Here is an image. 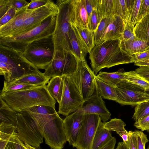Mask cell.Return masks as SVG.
<instances>
[{
	"instance_id": "obj_1",
	"label": "cell",
	"mask_w": 149,
	"mask_h": 149,
	"mask_svg": "<svg viewBox=\"0 0 149 149\" xmlns=\"http://www.w3.org/2000/svg\"><path fill=\"white\" fill-rule=\"evenodd\" d=\"M25 111L36 122L45 143L51 149H62L67 141L64 120L60 117L55 108L39 105Z\"/></svg>"
},
{
	"instance_id": "obj_2",
	"label": "cell",
	"mask_w": 149,
	"mask_h": 149,
	"mask_svg": "<svg viewBox=\"0 0 149 149\" xmlns=\"http://www.w3.org/2000/svg\"><path fill=\"white\" fill-rule=\"evenodd\" d=\"M89 58L96 76L102 68L134 63L132 57L120 48L119 39L106 41L95 45L89 53Z\"/></svg>"
},
{
	"instance_id": "obj_3",
	"label": "cell",
	"mask_w": 149,
	"mask_h": 149,
	"mask_svg": "<svg viewBox=\"0 0 149 149\" xmlns=\"http://www.w3.org/2000/svg\"><path fill=\"white\" fill-rule=\"evenodd\" d=\"M0 97L17 113L39 105L55 108L56 100L50 95L46 85L20 91H1Z\"/></svg>"
},
{
	"instance_id": "obj_4",
	"label": "cell",
	"mask_w": 149,
	"mask_h": 149,
	"mask_svg": "<svg viewBox=\"0 0 149 149\" xmlns=\"http://www.w3.org/2000/svg\"><path fill=\"white\" fill-rule=\"evenodd\" d=\"M38 70L27 61L22 53L0 45V74L6 82H13Z\"/></svg>"
},
{
	"instance_id": "obj_5",
	"label": "cell",
	"mask_w": 149,
	"mask_h": 149,
	"mask_svg": "<svg viewBox=\"0 0 149 149\" xmlns=\"http://www.w3.org/2000/svg\"><path fill=\"white\" fill-rule=\"evenodd\" d=\"M57 15L50 17L40 25L28 31L13 36L0 38V45L23 53L33 42L53 35Z\"/></svg>"
},
{
	"instance_id": "obj_6",
	"label": "cell",
	"mask_w": 149,
	"mask_h": 149,
	"mask_svg": "<svg viewBox=\"0 0 149 149\" xmlns=\"http://www.w3.org/2000/svg\"><path fill=\"white\" fill-rule=\"evenodd\" d=\"M70 0H58V12L54 32L52 36L55 52L65 51L73 54L70 40Z\"/></svg>"
},
{
	"instance_id": "obj_7",
	"label": "cell",
	"mask_w": 149,
	"mask_h": 149,
	"mask_svg": "<svg viewBox=\"0 0 149 149\" xmlns=\"http://www.w3.org/2000/svg\"><path fill=\"white\" fill-rule=\"evenodd\" d=\"M54 52L52 36L33 42L22 54L27 61L36 68L45 70L51 62Z\"/></svg>"
},
{
	"instance_id": "obj_8",
	"label": "cell",
	"mask_w": 149,
	"mask_h": 149,
	"mask_svg": "<svg viewBox=\"0 0 149 149\" xmlns=\"http://www.w3.org/2000/svg\"><path fill=\"white\" fill-rule=\"evenodd\" d=\"M17 135L24 143L36 148L43 142V137L33 117L26 111L17 113Z\"/></svg>"
},
{
	"instance_id": "obj_9",
	"label": "cell",
	"mask_w": 149,
	"mask_h": 149,
	"mask_svg": "<svg viewBox=\"0 0 149 149\" xmlns=\"http://www.w3.org/2000/svg\"><path fill=\"white\" fill-rule=\"evenodd\" d=\"M64 88L57 112L67 116L81 108L85 101L81 96L71 75L63 76Z\"/></svg>"
},
{
	"instance_id": "obj_10",
	"label": "cell",
	"mask_w": 149,
	"mask_h": 149,
	"mask_svg": "<svg viewBox=\"0 0 149 149\" xmlns=\"http://www.w3.org/2000/svg\"><path fill=\"white\" fill-rule=\"evenodd\" d=\"M78 60L73 54L69 52H55L51 62L43 73L50 78L56 76L71 75L77 69Z\"/></svg>"
},
{
	"instance_id": "obj_11",
	"label": "cell",
	"mask_w": 149,
	"mask_h": 149,
	"mask_svg": "<svg viewBox=\"0 0 149 149\" xmlns=\"http://www.w3.org/2000/svg\"><path fill=\"white\" fill-rule=\"evenodd\" d=\"M85 102L95 93L96 90V76L88 65L86 60H78L77 69L71 75Z\"/></svg>"
},
{
	"instance_id": "obj_12",
	"label": "cell",
	"mask_w": 149,
	"mask_h": 149,
	"mask_svg": "<svg viewBox=\"0 0 149 149\" xmlns=\"http://www.w3.org/2000/svg\"><path fill=\"white\" fill-rule=\"evenodd\" d=\"M117 97L115 101L121 105H137L149 101V95L141 87L124 79L115 87Z\"/></svg>"
},
{
	"instance_id": "obj_13",
	"label": "cell",
	"mask_w": 149,
	"mask_h": 149,
	"mask_svg": "<svg viewBox=\"0 0 149 149\" xmlns=\"http://www.w3.org/2000/svg\"><path fill=\"white\" fill-rule=\"evenodd\" d=\"M58 12V8L56 3L50 0L46 5L35 9L26 19L23 25L8 37L15 36L31 30L40 25L50 17L57 15Z\"/></svg>"
},
{
	"instance_id": "obj_14",
	"label": "cell",
	"mask_w": 149,
	"mask_h": 149,
	"mask_svg": "<svg viewBox=\"0 0 149 149\" xmlns=\"http://www.w3.org/2000/svg\"><path fill=\"white\" fill-rule=\"evenodd\" d=\"M101 120L100 117L97 115H85L75 147L76 149H91L95 132Z\"/></svg>"
},
{
	"instance_id": "obj_15",
	"label": "cell",
	"mask_w": 149,
	"mask_h": 149,
	"mask_svg": "<svg viewBox=\"0 0 149 149\" xmlns=\"http://www.w3.org/2000/svg\"><path fill=\"white\" fill-rule=\"evenodd\" d=\"M77 111L84 115H97L104 123L110 119L111 115L97 89L93 95L85 102L82 107Z\"/></svg>"
},
{
	"instance_id": "obj_16",
	"label": "cell",
	"mask_w": 149,
	"mask_h": 149,
	"mask_svg": "<svg viewBox=\"0 0 149 149\" xmlns=\"http://www.w3.org/2000/svg\"><path fill=\"white\" fill-rule=\"evenodd\" d=\"M85 115L78 111L66 116L64 126L67 141L75 147L84 118Z\"/></svg>"
},
{
	"instance_id": "obj_17",
	"label": "cell",
	"mask_w": 149,
	"mask_h": 149,
	"mask_svg": "<svg viewBox=\"0 0 149 149\" xmlns=\"http://www.w3.org/2000/svg\"><path fill=\"white\" fill-rule=\"evenodd\" d=\"M70 22L71 25L88 28V17L84 0H70Z\"/></svg>"
},
{
	"instance_id": "obj_18",
	"label": "cell",
	"mask_w": 149,
	"mask_h": 149,
	"mask_svg": "<svg viewBox=\"0 0 149 149\" xmlns=\"http://www.w3.org/2000/svg\"><path fill=\"white\" fill-rule=\"evenodd\" d=\"M35 9L26 10L17 13L8 22L0 27V38L8 37L21 27L26 19Z\"/></svg>"
},
{
	"instance_id": "obj_19",
	"label": "cell",
	"mask_w": 149,
	"mask_h": 149,
	"mask_svg": "<svg viewBox=\"0 0 149 149\" xmlns=\"http://www.w3.org/2000/svg\"><path fill=\"white\" fill-rule=\"evenodd\" d=\"M125 25L120 16L113 15L101 43L108 40L119 39L122 35Z\"/></svg>"
},
{
	"instance_id": "obj_20",
	"label": "cell",
	"mask_w": 149,
	"mask_h": 149,
	"mask_svg": "<svg viewBox=\"0 0 149 149\" xmlns=\"http://www.w3.org/2000/svg\"><path fill=\"white\" fill-rule=\"evenodd\" d=\"M73 27L76 35L83 49L86 53H90L95 46L94 32L88 28H83L72 25Z\"/></svg>"
},
{
	"instance_id": "obj_21",
	"label": "cell",
	"mask_w": 149,
	"mask_h": 149,
	"mask_svg": "<svg viewBox=\"0 0 149 149\" xmlns=\"http://www.w3.org/2000/svg\"><path fill=\"white\" fill-rule=\"evenodd\" d=\"M119 45L123 51L132 56L148 49L149 48V41L141 40L136 38L132 40H119Z\"/></svg>"
},
{
	"instance_id": "obj_22",
	"label": "cell",
	"mask_w": 149,
	"mask_h": 149,
	"mask_svg": "<svg viewBox=\"0 0 149 149\" xmlns=\"http://www.w3.org/2000/svg\"><path fill=\"white\" fill-rule=\"evenodd\" d=\"M17 112L12 109L0 97V125L13 126L16 128Z\"/></svg>"
},
{
	"instance_id": "obj_23",
	"label": "cell",
	"mask_w": 149,
	"mask_h": 149,
	"mask_svg": "<svg viewBox=\"0 0 149 149\" xmlns=\"http://www.w3.org/2000/svg\"><path fill=\"white\" fill-rule=\"evenodd\" d=\"M50 78L45 76L39 70L25 75L13 82L41 86L48 83Z\"/></svg>"
},
{
	"instance_id": "obj_24",
	"label": "cell",
	"mask_w": 149,
	"mask_h": 149,
	"mask_svg": "<svg viewBox=\"0 0 149 149\" xmlns=\"http://www.w3.org/2000/svg\"><path fill=\"white\" fill-rule=\"evenodd\" d=\"M113 137L111 131L107 130L104 127V123L101 120L95 132L91 149H99L106 144Z\"/></svg>"
},
{
	"instance_id": "obj_25",
	"label": "cell",
	"mask_w": 149,
	"mask_h": 149,
	"mask_svg": "<svg viewBox=\"0 0 149 149\" xmlns=\"http://www.w3.org/2000/svg\"><path fill=\"white\" fill-rule=\"evenodd\" d=\"M47 84L46 86L49 92L59 104L61 100L64 88L63 77H52Z\"/></svg>"
},
{
	"instance_id": "obj_26",
	"label": "cell",
	"mask_w": 149,
	"mask_h": 149,
	"mask_svg": "<svg viewBox=\"0 0 149 149\" xmlns=\"http://www.w3.org/2000/svg\"><path fill=\"white\" fill-rule=\"evenodd\" d=\"M103 123L104 127L106 129L116 132L122 138L125 144L127 143L129 139L128 132L125 128L126 124L123 121L115 118Z\"/></svg>"
},
{
	"instance_id": "obj_27",
	"label": "cell",
	"mask_w": 149,
	"mask_h": 149,
	"mask_svg": "<svg viewBox=\"0 0 149 149\" xmlns=\"http://www.w3.org/2000/svg\"><path fill=\"white\" fill-rule=\"evenodd\" d=\"M95 80L97 91L102 98L116 101L117 95L115 87L102 81L96 76Z\"/></svg>"
},
{
	"instance_id": "obj_28",
	"label": "cell",
	"mask_w": 149,
	"mask_h": 149,
	"mask_svg": "<svg viewBox=\"0 0 149 149\" xmlns=\"http://www.w3.org/2000/svg\"><path fill=\"white\" fill-rule=\"evenodd\" d=\"M125 72L122 69L113 72H100L96 77L109 85L114 87L125 79Z\"/></svg>"
},
{
	"instance_id": "obj_29",
	"label": "cell",
	"mask_w": 149,
	"mask_h": 149,
	"mask_svg": "<svg viewBox=\"0 0 149 149\" xmlns=\"http://www.w3.org/2000/svg\"><path fill=\"white\" fill-rule=\"evenodd\" d=\"M133 33L138 39L149 41V13L136 23Z\"/></svg>"
},
{
	"instance_id": "obj_30",
	"label": "cell",
	"mask_w": 149,
	"mask_h": 149,
	"mask_svg": "<svg viewBox=\"0 0 149 149\" xmlns=\"http://www.w3.org/2000/svg\"><path fill=\"white\" fill-rule=\"evenodd\" d=\"M71 25L69 36L72 53L78 59L86 60L85 57L86 53L83 49L76 36L73 26Z\"/></svg>"
},
{
	"instance_id": "obj_31",
	"label": "cell",
	"mask_w": 149,
	"mask_h": 149,
	"mask_svg": "<svg viewBox=\"0 0 149 149\" xmlns=\"http://www.w3.org/2000/svg\"><path fill=\"white\" fill-rule=\"evenodd\" d=\"M129 12L127 24L134 28L136 24L141 0H125Z\"/></svg>"
},
{
	"instance_id": "obj_32",
	"label": "cell",
	"mask_w": 149,
	"mask_h": 149,
	"mask_svg": "<svg viewBox=\"0 0 149 149\" xmlns=\"http://www.w3.org/2000/svg\"><path fill=\"white\" fill-rule=\"evenodd\" d=\"M16 132V128L13 126L0 125V149H6L10 138Z\"/></svg>"
},
{
	"instance_id": "obj_33",
	"label": "cell",
	"mask_w": 149,
	"mask_h": 149,
	"mask_svg": "<svg viewBox=\"0 0 149 149\" xmlns=\"http://www.w3.org/2000/svg\"><path fill=\"white\" fill-rule=\"evenodd\" d=\"M113 15L119 16L127 24L129 12L125 0H113Z\"/></svg>"
},
{
	"instance_id": "obj_34",
	"label": "cell",
	"mask_w": 149,
	"mask_h": 149,
	"mask_svg": "<svg viewBox=\"0 0 149 149\" xmlns=\"http://www.w3.org/2000/svg\"><path fill=\"white\" fill-rule=\"evenodd\" d=\"M113 0H98L96 8L101 19L113 15Z\"/></svg>"
},
{
	"instance_id": "obj_35",
	"label": "cell",
	"mask_w": 149,
	"mask_h": 149,
	"mask_svg": "<svg viewBox=\"0 0 149 149\" xmlns=\"http://www.w3.org/2000/svg\"><path fill=\"white\" fill-rule=\"evenodd\" d=\"M125 79L128 82L141 87L145 90L149 89V82L140 76L135 71L125 72Z\"/></svg>"
},
{
	"instance_id": "obj_36",
	"label": "cell",
	"mask_w": 149,
	"mask_h": 149,
	"mask_svg": "<svg viewBox=\"0 0 149 149\" xmlns=\"http://www.w3.org/2000/svg\"><path fill=\"white\" fill-rule=\"evenodd\" d=\"M111 17H106L102 19L94 34L95 45L100 43L109 25Z\"/></svg>"
},
{
	"instance_id": "obj_37",
	"label": "cell",
	"mask_w": 149,
	"mask_h": 149,
	"mask_svg": "<svg viewBox=\"0 0 149 149\" xmlns=\"http://www.w3.org/2000/svg\"><path fill=\"white\" fill-rule=\"evenodd\" d=\"M38 86H39L15 82H7L4 80L3 87L1 91L5 92L20 91Z\"/></svg>"
},
{
	"instance_id": "obj_38",
	"label": "cell",
	"mask_w": 149,
	"mask_h": 149,
	"mask_svg": "<svg viewBox=\"0 0 149 149\" xmlns=\"http://www.w3.org/2000/svg\"><path fill=\"white\" fill-rule=\"evenodd\" d=\"M149 115V101L141 102L136 106L132 118L136 121Z\"/></svg>"
},
{
	"instance_id": "obj_39",
	"label": "cell",
	"mask_w": 149,
	"mask_h": 149,
	"mask_svg": "<svg viewBox=\"0 0 149 149\" xmlns=\"http://www.w3.org/2000/svg\"><path fill=\"white\" fill-rule=\"evenodd\" d=\"M101 19L96 8H95L89 20L88 29L90 31L95 32Z\"/></svg>"
},
{
	"instance_id": "obj_40",
	"label": "cell",
	"mask_w": 149,
	"mask_h": 149,
	"mask_svg": "<svg viewBox=\"0 0 149 149\" xmlns=\"http://www.w3.org/2000/svg\"><path fill=\"white\" fill-rule=\"evenodd\" d=\"M6 149H25L24 144L18 137L16 132L10 138Z\"/></svg>"
},
{
	"instance_id": "obj_41",
	"label": "cell",
	"mask_w": 149,
	"mask_h": 149,
	"mask_svg": "<svg viewBox=\"0 0 149 149\" xmlns=\"http://www.w3.org/2000/svg\"><path fill=\"white\" fill-rule=\"evenodd\" d=\"M149 13V0H141L137 23Z\"/></svg>"
},
{
	"instance_id": "obj_42",
	"label": "cell",
	"mask_w": 149,
	"mask_h": 149,
	"mask_svg": "<svg viewBox=\"0 0 149 149\" xmlns=\"http://www.w3.org/2000/svg\"><path fill=\"white\" fill-rule=\"evenodd\" d=\"M134 28L128 24H126L122 35L119 39V40H132L136 39L137 38L133 33Z\"/></svg>"
},
{
	"instance_id": "obj_43",
	"label": "cell",
	"mask_w": 149,
	"mask_h": 149,
	"mask_svg": "<svg viewBox=\"0 0 149 149\" xmlns=\"http://www.w3.org/2000/svg\"><path fill=\"white\" fill-rule=\"evenodd\" d=\"M17 14L16 9L12 6L1 18H0V27L5 24Z\"/></svg>"
},
{
	"instance_id": "obj_44",
	"label": "cell",
	"mask_w": 149,
	"mask_h": 149,
	"mask_svg": "<svg viewBox=\"0 0 149 149\" xmlns=\"http://www.w3.org/2000/svg\"><path fill=\"white\" fill-rule=\"evenodd\" d=\"M29 3L25 0H12V6L16 9L17 14L27 10Z\"/></svg>"
},
{
	"instance_id": "obj_45",
	"label": "cell",
	"mask_w": 149,
	"mask_h": 149,
	"mask_svg": "<svg viewBox=\"0 0 149 149\" xmlns=\"http://www.w3.org/2000/svg\"><path fill=\"white\" fill-rule=\"evenodd\" d=\"M135 131L137 136L138 149H145L146 144L149 141L147 135L141 131Z\"/></svg>"
},
{
	"instance_id": "obj_46",
	"label": "cell",
	"mask_w": 149,
	"mask_h": 149,
	"mask_svg": "<svg viewBox=\"0 0 149 149\" xmlns=\"http://www.w3.org/2000/svg\"><path fill=\"white\" fill-rule=\"evenodd\" d=\"M134 125L142 131H146L149 132V115L135 121Z\"/></svg>"
},
{
	"instance_id": "obj_47",
	"label": "cell",
	"mask_w": 149,
	"mask_h": 149,
	"mask_svg": "<svg viewBox=\"0 0 149 149\" xmlns=\"http://www.w3.org/2000/svg\"><path fill=\"white\" fill-rule=\"evenodd\" d=\"M129 136L127 143L125 144L128 149H138L137 136L135 131L128 132Z\"/></svg>"
},
{
	"instance_id": "obj_48",
	"label": "cell",
	"mask_w": 149,
	"mask_h": 149,
	"mask_svg": "<svg viewBox=\"0 0 149 149\" xmlns=\"http://www.w3.org/2000/svg\"><path fill=\"white\" fill-rule=\"evenodd\" d=\"M98 0H84V6L87 13L88 21L93 10L96 8Z\"/></svg>"
},
{
	"instance_id": "obj_49",
	"label": "cell",
	"mask_w": 149,
	"mask_h": 149,
	"mask_svg": "<svg viewBox=\"0 0 149 149\" xmlns=\"http://www.w3.org/2000/svg\"><path fill=\"white\" fill-rule=\"evenodd\" d=\"M50 0H32L29 2L27 10H32L42 6L48 3Z\"/></svg>"
},
{
	"instance_id": "obj_50",
	"label": "cell",
	"mask_w": 149,
	"mask_h": 149,
	"mask_svg": "<svg viewBox=\"0 0 149 149\" xmlns=\"http://www.w3.org/2000/svg\"><path fill=\"white\" fill-rule=\"evenodd\" d=\"M12 6V0H0V18L2 17Z\"/></svg>"
},
{
	"instance_id": "obj_51",
	"label": "cell",
	"mask_w": 149,
	"mask_h": 149,
	"mask_svg": "<svg viewBox=\"0 0 149 149\" xmlns=\"http://www.w3.org/2000/svg\"><path fill=\"white\" fill-rule=\"evenodd\" d=\"M132 57L134 63L149 59V48L143 52L133 55Z\"/></svg>"
},
{
	"instance_id": "obj_52",
	"label": "cell",
	"mask_w": 149,
	"mask_h": 149,
	"mask_svg": "<svg viewBox=\"0 0 149 149\" xmlns=\"http://www.w3.org/2000/svg\"><path fill=\"white\" fill-rule=\"evenodd\" d=\"M135 71L140 76L149 82V66H141Z\"/></svg>"
},
{
	"instance_id": "obj_53",
	"label": "cell",
	"mask_w": 149,
	"mask_h": 149,
	"mask_svg": "<svg viewBox=\"0 0 149 149\" xmlns=\"http://www.w3.org/2000/svg\"><path fill=\"white\" fill-rule=\"evenodd\" d=\"M116 143V139L113 137L106 144L99 149H114Z\"/></svg>"
},
{
	"instance_id": "obj_54",
	"label": "cell",
	"mask_w": 149,
	"mask_h": 149,
	"mask_svg": "<svg viewBox=\"0 0 149 149\" xmlns=\"http://www.w3.org/2000/svg\"><path fill=\"white\" fill-rule=\"evenodd\" d=\"M116 149H128L125 144L123 142H119Z\"/></svg>"
},
{
	"instance_id": "obj_55",
	"label": "cell",
	"mask_w": 149,
	"mask_h": 149,
	"mask_svg": "<svg viewBox=\"0 0 149 149\" xmlns=\"http://www.w3.org/2000/svg\"><path fill=\"white\" fill-rule=\"evenodd\" d=\"M135 65L141 66H149V62H146L144 61H137L134 63Z\"/></svg>"
},
{
	"instance_id": "obj_56",
	"label": "cell",
	"mask_w": 149,
	"mask_h": 149,
	"mask_svg": "<svg viewBox=\"0 0 149 149\" xmlns=\"http://www.w3.org/2000/svg\"><path fill=\"white\" fill-rule=\"evenodd\" d=\"M25 149H37L36 148L32 147L26 143H24Z\"/></svg>"
},
{
	"instance_id": "obj_57",
	"label": "cell",
	"mask_w": 149,
	"mask_h": 149,
	"mask_svg": "<svg viewBox=\"0 0 149 149\" xmlns=\"http://www.w3.org/2000/svg\"><path fill=\"white\" fill-rule=\"evenodd\" d=\"M145 92L146 93L149 95V89H147V90H146Z\"/></svg>"
},
{
	"instance_id": "obj_58",
	"label": "cell",
	"mask_w": 149,
	"mask_h": 149,
	"mask_svg": "<svg viewBox=\"0 0 149 149\" xmlns=\"http://www.w3.org/2000/svg\"><path fill=\"white\" fill-rule=\"evenodd\" d=\"M144 61V62H149V59H148V60H145V61Z\"/></svg>"
},
{
	"instance_id": "obj_59",
	"label": "cell",
	"mask_w": 149,
	"mask_h": 149,
	"mask_svg": "<svg viewBox=\"0 0 149 149\" xmlns=\"http://www.w3.org/2000/svg\"><path fill=\"white\" fill-rule=\"evenodd\" d=\"M146 149H149V145L148 146V147Z\"/></svg>"
}]
</instances>
